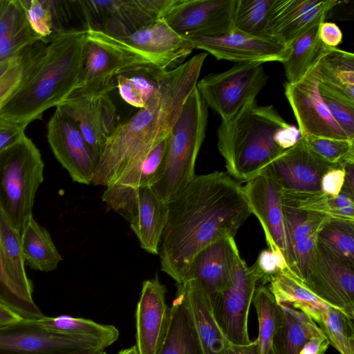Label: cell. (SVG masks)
<instances>
[{
	"label": "cell",
	"instance_id": "db71d44e",
	"mask_svg": "<svg viewBox=\"0 0 354 354\" xmlns=\"http://www.w3.org/2000/svg\"><path fill=\"white\" fill-rule=\"evenodd\" d=\"M345 180L343 192L354 196V163H348L344 165Z\"/></svg>",
	"mask_w": 354,
	"mask_h": 354
},
{
	"label": "cell",
	"instance_id": "f35d334b",
	"mask_svg": "<svg viewBox=\"0 0 354 354\" xmlns=\"http://www.w3.org/2000/svg\"><path fill=\"white\" fill-rule=\"evenodd\" d=\"M252 303L255 307L259 323L257 339L260 354H266L271 348L272 338L281 322V306L269 289L264 285L256 288Z\"/></svg>",
	"mask_w": 354,
	"mask_h": 354
},
{
	"label": "cell",
	"instance_id": "277c9868",
	"mask_svg": "<svg viewBox=\"0 0 354 354\" xmlns=\"http://www.w3.org/2000/svg\"><path fill=\"white\" fill-rule=\"evenodd\" d=\"M297 127L287 122L272 105L256 101L243 107L217 129V146L227 174L247 182L300 139Z\"/></svg>",
	"mask_w": 354,
	"mask_h": 354
},
{
	"label": "cell",
	"instance_id": "603a6c76",
	"mask_svg": "<svg viewBox=\"0 0 354 354\" xmlns=\"http://www.w3.org/2000/svg\"><path fill=\"white\" fill-rule=\"evenodd\" d=\"M288 270L304 281L317 246L318 234L330 219L321 214L283 206Z\"/></svg>",
	"mask_w": 354,
	"mask_h": 354
},
{
	"label": "cell",
	"instance_id": "f6af8a7d",
	"mask_svg": "<svg viewBox=\"0 0 354 354\" xmlns=\"http://www.w3.org/2000/svg\"><path fill=\"white\" fill-rule=\"evenodd\" d=\"M28 24L21 0H0V43Z\"/></svg>",
	"mask_w": 354,
	"mask_h": 354
},
{
	"label": "cell",
	"instance_id": "d590c367",
	"mask_svg": "<svg viewBox=\"0 0 354 354\" xmlns=\"http://www.w3.org/2000/svg\"><path fill=\"white\" fill-rule=\"evenodd\" d=\"M167 142V137L130 163L113 185L132 187L154 185L163 174Z\"/></svg>",
	"mask_w": 354,
	"mask_h": 354
},
{
	"label": "cell",
	"instance_id": "91938a15",
	"mask_svg": "<svg viewBox=\"0 0 354 354\" xmlns=\"http://www.w3.org/2000/svg\"><path fill=\"white\" fill-rule=\"evenodd\" d=\"M266 354H274V353L272 348H270Z\"/></svg>",
	"mask_w": 354,
	"mask_h": 354
},
{
	"label": "cell",
	"instance_id": "11a10c76",
	"mask_svg": "<svg viewBox=\"0 0 354 354\" xmlns=\"http://www.w3.org/2000/svg\"><path fill=\"white\" fill-rule=\"evenodd\" d=\"M21 319L10 310L0 305V327L17 322Z\"/></svg>",
	"mask_w": 354,
	"mask_h": 354
},
{
	"label": "cell",
	"instance_id": "681fc988",
	"mask_svg": "<svg viewBox=\"0 0 354 354\" xmlns=\"http://www.w3.org/2000/svg\"><path fill=\"white\" fill-rule=\"evenodd\" d=\"M344 180V166H335L323 175L320 183L321 192L332 196H336L342 192Z\"/></svg>",
	"mask_w": 354,
	"mask_h": 354
},
{
	"label": "cell",
	"instance_id": "8d00e7d4",
	"mask_svg": "<svg viewBox=\"0 0 354 354\" xmlns=\"http://www.w3.org/2000/svg\"><path fill=\"white\" fill-rule=\"evenodd\" d=\"M0 240L7 272L23 291L32 296L33 286L25 270L21 235L0 209Z\"/></svg>",
	"mask_w": 354,
	"mask_h": 354
},
{
	"label": "cell",
	"instance_id": "484cf974",
	"mask_svg": "<svg viewBox=\"0 0 354 354\" xmlns=\"http://www.w3.org/2000/svg\"><path fill=\"white\" fill-rule=\"evenodd\" d=\"M176 285L185 295L205 354H219L228 342L216 323L209 295L193 279Z\"/></svg>",
	"mask_w": 354,
	"mask_h": 354
},
{
	"label": "cell",
	"instance_id": "7a4b0ae2",
	"mask_svg": "<svg viewBox=\"0 0 354 354\" xmlns=\"http://www.w3.org/2000/svg\"><path fill=\"white\" fill-rule=\"evenodd\" d=\"M207 53H201L165 72L155 95L107 138L91 184L109 187L133 161L165 139L185 102L197 85Z\"/></svg>",
	"mask_w": 354,
	"mask_h": 354
},
{
	"label": "cell",
	"instance_id": "6f0895ef",
	"mask_svg": "<svg viewBox=\"0 0 354 354\" xmlns=\"http://www.w3.org/2000/svg\"><path fill=\"white\" fill-rule=\"evenodd\" d=\"M118 354H138L136 346H133L132 347L122 349Z\"/></svg>",
	"mask_w": 354,
	"mask_h": 354
},
{
	"label": "cell",
	"instance_id": "d6a6232c",
	"mask_svg": "<svg viewBox=\"0 0 354 354\" xmlns=\"http://www.w3.org/2000/svg\"><path fill=\"white\" fill-rule=\"evenodd\" d=\"M319 21L299 36L289 46L286 59L282 62L288 83L302 79L330 48L319 37Z\"/></svg>",
	"mask_w": 354,
	"mask_h": 354
},
{
	"label": "cell",
	"instance_id": "f1b7e54d",
	"mask_svg": "<svg viewBox=\"0 0 354 354\" xmlns=\"http://www.w3.org/2000/svg\"><path fill=\"white\" fill-rule=\"evenodd\" d=\"M298 310L308 315L340 354H354L353 319L339 309L322 300L301 306Z\"/></svg>",
	"mask_w": 354,
	"mask_h": 354
},
{
	"label": "cell",
	"instance_id": "8fae6325",
	"mask_svg": "<svg viewBox=\"0 0 354 354\" xmlns=\"http://www.w3.org/2000/svg\"><path fill=\"white\" fill-rule=\"evenodd\" d=\"M259 280L253 270L236 254L230 285L210 298L216 323L229 343L245 345L249 338L248 319Z\"/></svg>",
	"mask_w": 354,
	"mask_h": 354
},
{
	"label": "cell",
	"instance_id": "52a82bcc",
	"mask_svg": "<svg viewBox=\"0 0 354 354\" xmlns=\"http://www.w3.org/2000/svg\"><path fill=\"white\" fill-rule=\"evenodd\" d=\"M84 30V64L79 86L73 93L111 92L116 87L114 80L120 75L135 71H167L122 39L101 30Z\"/></svg>",
	"mask_w": 354,
	"mask_h": 354
},
{
	"label": "cell",
	"instance_id": "83f0119b",
	"mask_svg": "<svg viewBox=\"0 0 354 354\" xmlns=\"http://www.w3.org/2000/svg\"><path fill=\"white\" fill-rule=\"evenodd\" d=\"M319 88L354 104V55L329 48L317 63Z\"/></svg>",
	"mask_w": 354,
	"mask_h": 354
},
{
	"label": "cell",
	"instance_id": "f5cc1de1",
	"mask_svg": "<svg viewBox=\"0 0 354 354\" xmlns=\"http://www.w3.org/2000/svg\"><path fill=\"white\" fill-rule=\"evenodd\" d=\"M219 354H260L257 340L248 344L238 345L227 343L225 348Z\"/></svg>",
	"mask_w": 354,
	"mask_h": 354
},
{
	"label": "cell",
	"instance_id": "1f68e13d",
	"mask_svg": "<svg viewBox=\"0 0 354 354\" xmlns=\"http://www.w3.org/2000/svg\"><path fill=\"white\" fill-rule=\"evenodd\" d=\"M21 241L25 263L31 269L50 272L55 270L62 260L50 234L32 215L24 223Z\"/></svg>",
	"mask_w": 354,
	"mask_h": 354
},
{
	"label": "cell",
	"instance_id": "e575fe53",
	"mask_svg": "<svg viewBox=\"0 0 354 354\" xmlns=\"http://www.w3.org/2000/svg\"><path fill=\"white\" fill-rule=\"evenodd\" d=\"M28 24L44 42L66 30L62 27L67 11L64 1L21 0Z\"/></svg>",
	"mask_w": 354,
	"mask_h": 354
},
{
	"label": "cell",
	"instance_id": "d6986e66",
	"mask_svg": "<svg viewBox=\"0 0 354 354\" xmlns=\"http://www.w3.org/2000/svg\"><path fill=\"white\" fill-rule=\"evenodd\" d=\"M194 48L204 50L217 59L236 63L279 62L286 58L289 48L268 38L251 36L234 29L220 35L188 38Z\"/></svg>",
	"mask_w": 354,
	"mask_h": 354
},
{
	"label": "cell",
	"instance_id": "60d3db41",
	"mask_svg": "<svg viewBox=\"0 0 354 354\" xmlns=\"http://www.w3.org/2000/svg\"><path fill=\"white\" fill-rule=\"evenodd\" d=\"M165 72L135 71L120 75L115 80L116 87L127 103L141 109L157 93L160 78Z\"/></svg>",
	"mask_w": 354,
	"mask_h": 354
},
{
	"label": "cell",
	"instance_id": "836d02e7",
	"mask_svg": "<svg viewBox=\"0 0 354 354\" xmlns=\"http://www.w3.org/2000/svg\"><path fill=\"white\" fill-rule=\"evenodd\" d=\"M35 322L46 330L89 339L103 349L113 344L119 337L118 330L112 325L101 324L70 315L44 316Z\"/></svg>",
	"mask_w": 354,
	"mask_h": 354
},
{
	"label": "cell",
	"instance_id": "7dc6e473",
	"mask_svg": "<svg viewBox=\"0 0 354 354\" xmlns=\"http://www.w3.org/2000/svg\"><path fill=\"white\" fill-rule=\"evenodd\" d=\"M319 93L334 120L349 140H354V104L319 88Z\"/></svg>",
	"mask_w": 354,
	"mask_h": 354
},
{
	"label": "cell",
	"instance_id": "4dcf8cb0",
	"mask_svg": "<svg viewBox=\"0 0 354 354\" xmlns=\"http://www.w3.org/2000/svg\"><path fill=\"white\" fill-rule=\"evenodd\" d=\"M281 201L283 206L286 207L324 215L330 220L354 222V196L343 191L332 196L321 191L288 192L281 190Z\"/></svg>",
	"mask_w": 354,
	"mask_h": 354
},
{
	"label": "cell",
	"instance_id": "cb8c5ba5",
	"mask_svg": "<svg viewBox=\"0 0 354 354\" xmlns=\"http://www.w3.org/2000/svg\"><path fill=\"white\" fill-rule=\"evenodd\" d=\"M118 39L153 59L165 71L183 64L194 49L188 39L179 35L162 19Z\"/></svg>",
	"mask_w": 354,
	"mask_h": 354
},
{
	"label": "cell",
	"instance_id": "9c48e42d",
	"mask_svg": "<svg viewBox=\"0 0 354 354\" xmlns=\"http://www.w3.org/2000/svg\"><path fill=\"white\" fill-rule=\"evenodd\" d=\"M268 76L263 64L236 63L228 70L210 73L197 82V89L207 106L221 120H227L254 102L266 85Z\"/></svg>",
	"mask_w": 354,
	"mask_h": 354
},
{
	"label": "cell",
	"instance_id": "2e32d148",
	"mask_svg": "<svg viewBox=\"0 0 354 354\" xmlns=\"http://www.w3.org/2000/svg\"><path fill=\"white\" fill-rule=\"evenodd\" d=\"M47 139L55 157L71 179L90 185L97 160L77 124L57 107L47 124Z\"/></svg>",
	"mask_w": 354,
	"mask_h": 354
},
{
	"label": "cell",
	"instance_id": "816d5d0a",
	"mask_svg": "<svg viewBox=\"0 0 354 354\" xmlns=\"http://www.w3.org/2000/svg\"><path fill=\"white\" fill-rule=\"evenodd\" d=\"M329 345L327 338L323 335L310 340L299 354H324Z\"/></svg>",
	"mask_w": 354,
	"mask_h": 354
},
{
	"label": "cell",
	"instance_id": "5b68a950",
	"mask_svg": "<svg viewBox=\"0 0 354 354\" xmlns=\"http://www.w3.org/2000/svg\"><path fill=\"white\" fill-rule=\"evenodd\" d=\"M207 107L196 86L167 136L163 174L151 187L165 203L181 192L196 176L195 164L205 137Z\"/></svg>",
	"mask_w": 354,
	"mask_h": 354
},
{
	"label": "cell",
	"instance_id": "4316f807",
	"mask_svg": "<svg viewBox=\"0 0 354 354\" xmlns=\"http://www.w3.org/2000/svg\"><path fill=\"white\" fill-rule=\"evenodd\" d=\"M176 287L167 333L158 354H205L185 295L180 286Z\"/></svg>",
	"mask_w": 354,
	"mask_h": 354
},
{
	"label": "cell",
	"instance_id": "ee69618b",
	"mask_svg": "<svg viewBox=\"0 0 354 354\" xmlns=\"http://www.w3.org/2000/svg\"><path fill=\"white\" fill-rule=\"evenodd\" d=\"M302 137L308 147L328 163L335 166L354 163V140L315 136Z\"/></svg>",
	"mask_w": 354,
	"mask_h": 354
},
{
	"label": "cell",
	"instance_id": "ffe728a7",
	"mask_svg": "<svg viewBox=\"0 0 354 354\" xmlns=\"http://www.w3.org/2000/svg\"><path fill=\"white\" fill-rule=\"evenodd\" d=\"M166 292V287L157 274L142 283L136 312L138 354H158L162 346L170 313L165 301Z\"/></svg>",
	"mask_w": 354,
	"mask_h": 354
},
{
	"label": "cell",
	"instance_id": "ba28073f",
	"mask_svg": "<svg viewBox=\"0 0 354 354\" xmlns=\"http://www.w3.org/2000/svg\"><path fill=\"white\" fill-rule=\"evenodd\" d=\"M102 199L109 209L129 223L143 250L152 254H158L168 206L151 187H132L114 184L106 187Z\"/></svg>",
	"mask_w": 354,
	"mask_h": 354
},
{
	"label": "cell",
	"instance_id": "7bdbcfd3",
	"mask_svg": "<svg viewBox=\"0 0 354 354\" xmlns=\"http://www.w3.org/2000/svg\"><path fill=\"white\" fill-rule=\"evenodd\" d=\"M46 46L38 41L24 48L15 63L0 79V109L27 78Z\"/></svg>",
	"mask_w": 354,
	"mask_h": 354
},
{
	"label": "cell",
	"instance_id": "8992f818",
	"mask_svg": "<svg viewBox=\"0 0 354 354\" xmlns=\"http://www.w3.org/2000/svg\"><path fill=\"white\" fill-rule=\"evenodd\" d=\"M41 153L26 136L0 152V209L21 235L44 181Z\"/></svg>",
	"mask_w": 354,
	"mask_h": 354
},
{
	"label": "cell",
	"instance_id": "7c38bea8",
	"mask_svg": "<svg viewBox=\"0 0 354 354\" xmlns=\"http://www.w3.org/2000/svg\"><path fill=\"white\" fill-rule=\"evenodd\" d=\"M103 350L89 339L46 330L35 320L20 319L0 327V354H73Z\"/></svg>",
	"mask_w": 354,
	"mask_h": 354
},
{
	"label": "cell",
	"instance_id": "4fadbf2b",
	"mask_svg": "<svg viewBox=\"0 0 354 354\" xmlns=\"http://www.w3.org/2000/svg\"><path fill=\"white\" fill-rule=\"evenodd\" d=\"M236 0H172L162 19L186 39L223 35L232 29Z\"/></svg>",
	"mask_w": 354,
	"mask_h": 354
},
{
	"label": "cell",
	"instance_id": "f546056e",
	"mask_svg": "<svg viewBox=\"0 0 354 354\" xmlns=\"http://www.w3.org/2000/svg\"><path fill=\"white\" fill-rule=\"evenodd\" d=\"M281 322L272 341L274 354H299L312 339L323 335L318 326L299 310L280 305Z\"/></svg>",
	"mask_w": 354,
	"mask_h": 354
},
{
	"label": "cell",
	"instance_id": "ab89813d",
	"mask_svg": "<svg viewBox=\"0 0 354 354\" xmlns=\"http://www.w3.org/2000/svg\"><path fill=\"white\" fill-rule=\"evenodd\" d=\"M317 245L354 268V222L328 221L318 234Z\"/></svg>",
	"mask_w": 354,
	"mask_h": 354
},
{
	"label": "cell",
	"instance_id": "9f6ffc18",
	"mask_svg": "<svg viewBox=\"0 0 354 354\" xmlns=\"http://www.w3.org/2000/svg\"><path fill=\"white\" fill-rule=\"evenodd\" d=\"M20 54V53H19ZM19 55L12 59L0 63V79L6 73L18 59Z\"/></svg>",
	"mask_w": 354,
	"mask_h": 354
},
{
	"label": "cell",
	"instance_id": "74e56055",
	"mask_svg": "<svg viewBox=\"0 0 354 354\" xmlns=\"http://www.w3.org/2000/svg\"><path fill=\"white\" fill-rule=\"evenodd\" d=\"M275 0H236L232 28L243 33L267 38V29Z\"/></svg>",
	"mask_w": 354,
	"mask_h": 354
},
{
	"label": "cell",
	"instance_id": "7402d4cb",
	"mask_svg": "<svg viewBox=\"0 0 354 354\" xmlns=\"http://www.w3.org/2000/svg\"><path fill=\"white\" fill-rule=\"evenodd\" d=\"M339 1L335 0H275L267 38L287 48L315 24L325 21Z\"/></svg>",
	"mask_w": 354,
	"mask_h": 354
},
{
	"label": "cell",
	"instance_id": "5bb4252c",
	"mask_svg": "<svg viewBox=\"0 0 354 354\" xmlns=\"http://www.w3.org/2000/svg\"><path fill=\"white\" fill-rule=\"evenodd\" d=\"M317 63L302 79L295 83L286 82L284 86L301 136L349 140L321 97Z\"/></svg>",
	"mask_w": 354,
	"mask_h": 354
},
{
	"label": "cell",
	"instance_id": "680465c9",
	"mask_svg": "<svg viewBox=\"0 0 354 354\" xmlns=\"http://www.w3.org/2000/svg\"><path fill=\"white\" fill-rule=\"evenodd\" d=\"M73 354H106L104 350V351H86L81 353H76Z\"/></svg>",
	"mask_w": 354,
	"mask_h": 354
},
{
	"label": "cell",
	"instance_id": "ac0fdd59",
	"mask_svg": "<svg viewBox=\"0 0 354 354\" xmlns=\"http://www.w3.org/2000/svg\"><path fill=\"white\" fill-rule=\"evenodd\" d=\"M335 166L314 153L301 136L292 147L273 159L261 172L269 176L282 191L317 192L321 191L323 175Z\"/></svg>",
	"mask_w": 354,
	"mask_h": 354
},
{
	"label": "cell",
	"instance_id": "e0dca14e",
	"mask_svg": "<svg viewBox=\"0 0 354 354\" xmlns=\"http://www.w3.org/2000/svg\"><path fill=\"white\" fill-rule=\"evenodd\" d=\"M108 91L73 93L57 107L77 124L97 160L117 126L116 107Z\"/></svg>",
	"mask_w": 354,
	"mask_h": 354
},
{
	"label": "cell",
	"instance_id": "c3c4849f",
	"mask_svg": "<svg viewBox=\"0 0 354 354\" xmlns=\"http://www.w3.org/2000/svg\"><path fill=\"white\" fill-rule=\"evenodd\" d=\"M26 127L0 115V152L20 140Z\"/></svg>",
	"mask_w": 354,
	"mask_h": 354
},
{
	"label": "cell",
	"instance_id": "30bf717a",
	"mask_svg": "<svg viewBox=\"0 0 354 354\" xmlns=\"http://www.w3.org/2000/svg\"><path fill=\"white\" fill-rule=\"evenodd\" d=\"M172 0L75 1L85 19V28L126 37L162 19Z\"/></svg>",
	"mask_w": 354,
	"mask_h": 354
},
{
	"label": "cell",
	"instance_id": "d4e9b609",
	"mask_svg": "<svg viewBox=\"0 0 354 354\" xmlns=\"http://www.w3.org/2000/svg\"><path fill=\"white\" fill-rule=\"evenodd\" d=\"M239 252L234 238L224 237L212 243L194 259L186 281L194 280L212 297L230 285Z\"/></svg>",
	"mask_w": 354,
	"mask_h": 354
},
{
	"label": "cell",
	"instance_id": "44dd1931",
	"mask_svg": "<svg viewBox=\"0 0 354 354\" xmlns=\"http://www.w3.org/2000/svg\"><path fill=\"white\" fill-rule=\"evenodd\" d=\"M243 191L251 213L259 221L268 248L279 249L286 260L287 246L281 189L261 172L246 182Z\"/></svg>",
	"mask_w": 354,
	"mask_h": 354
},
{
	"label": "cell",
	"instance_id": "6da1fadb",
	"mask_svg": "<svg viewBox=\"0 0 354 354\" xmlns=\"http://www.w3.org/2000/svg\"><path fill=\"white\" fill-rule=\"evenodd\" d=\"M167 206L158 254L162 271L176 283L187 280L201 250L224 237L234 238L252 214L243 186L223 171L196 175Z\"/></svg>",
	"mask_w": 354,
	"mask_h": 354
},
{
	"label": "cell",
	"instance_id": "3957f363",
	"mask_svg": "<svg viewBox=\"0 0 354 354\" xmlns=\"http://www.w3.org/2000/svg\"><path fill=\"white\" fill-rule=\"evenodd\" d=\"M86 31L66 29L55 35L0 115L27 127L57 106L78 87L85 57Z\"/></svg>",
	"mask_w": 354,
	"mask_h": 354
},
{
	"label": "cell",
	"instance_id": "9a60e30c",
	"mask_svg": "<svg viewBox=\"0 0 354 354\" xmlns=\"http://www.w3.org/2000/svg\"><path fill=\"white\" fill-rule=\"evenodd\" d=\"M301 283L323 302L354 319V268L317 245Z\"/></svg>",
	"mask_w": 354,
	"mask_h": 354
},
{
	"label": "cell",
	"instance_id": "f907efd6",
	"mask_svg": "<svg viewBox=\"0 0 354 354\" xmlns=\"http://www.w3.org/2000/svg\"><path fill=\"white\" fill-rule=\"evenodd\" d=\"M319 37L325 46L337 48L342 41L343 35L336 24L324 21L319 26Z\"/></svg>",
	"mask_w": 354,
	"mask_h": 354
},
{
	"label": "cell",
	"instance_id": "b9f144b4",
	"mask_svg": "<svg viewBox=\"0 0 354 354\" xmlns=\"http://www.w3.org/2000/svg\"><path fill=\"white\" fill-rule=\"evenodd\" d=\"M0 305L21 319L37 320L44 315L32 295L23 291L9 276L3 259L0 240Z\"/></svg>",
	"mask_w": 354,
	"mask_h": 354
},
{
	"label": "cell",
	"instance_id": "bcb514c9",
	"mask_svg": "<svg viewBox=\"0 0 354 354\" xmlns=\"http://www.w3.org/2000/svg\"><path fill=\"white\" fill-rule=\"evenodd\" d=\"M262 285L268 283L277 274L288 270L286 258L278 249L263 250L259 254L256 262L250 266Z\"/></svg>",
	"mask_w": 354,
	"mask_h": 354
}]
</instances>
